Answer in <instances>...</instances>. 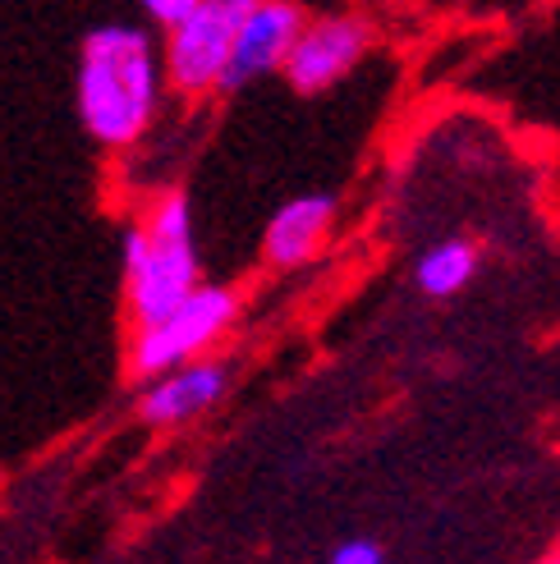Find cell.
I'll list each match as a JSON object with an SVG mask.
<instances>
[{
  "label": "cell",
  "instance_id": "1",
  "mask_svg": "<svg viewBox=\"0 0 560 564\" xmlns=\"http://www.w3.org/2000/svg\"><path fill=\"white\" fill-rule=\"evenodd\" d=\"M161 51L148 28L133 23H101L83 37L74 101L78 120L101 148L125 152L143 138L161 110Z\"/></svg>",
  "mask_w": 560,
  "mask_h": 564
},
{
  "label": "cell",
  "instance_id": "2",
  "mask_svg": "<svg viewBox=\"0 0 560 564\" xmlns=\"http://www.w3.org/2000/svg\"><path fill=\"white\" fill-rule=\"evenodd\" d=\"M125 258V303L129 322L143 326L171 307L203 280L198 239H193V207L184 193H165L152 203L143 225H129L120 239Z\"/></svg>",
  "mask_w": 560,
  "mask_h": 564
},
{
  "label": "cell",
  "instance_id": "3",
  "mask_svg": "<svg viewBox=\"0 0 560 564\" xmlns=\"http://www.w3.org/2000/svg\"><path fill=\"white\" fill-rule=\"evenodd\" d=\"M235 322H239V294L230 285H207V280H198L171 313L133 326L129 372L138 381H148L165 368L203 358L235 330Z\"/></svg>",
  "mask_w": 560,
  "mask_h": 564
},
{
  "label": "cell",
  "instance_id": "4",
  "mask_svg": "<svg viewBox=\"0 0 560 564\" xmlns=\"http://www.w3.org/2000/svg\"><path fill=\"white\" fill-rule=\"evenodd\" d=\"M254 0H193V6L165 28L161 69L165 83L184 97L216 93L230 65V46L239 33V19Z\"/></svg>",
  "mask_w": 560,
  "mask_h": 564
},
{
  "label": "cell",
  "instance_id": "5",
  "mask_svg": "<svg viewBox=\"0 0 560 564\" xmlns=\"http://www.w3.org/2000/svg\"><path fill=\"white\" fill-rule=\"evenodd\" d=\"M373 46V28L358 14H322V19H303L299 37L286 55V83L303 97H317L326 88H335L341 78H349L358 69V61Z\"/></svg>",
  "mask_w": 560,
  "mask_h": 564
},
{
  "label": "cell",
  "instance_id": "6",
  "mask_svg": "<svg viewBox=\"0 0 560 564\" xmlns=\"http://www.w3.org/2000/svg\"><path fill=\"white\" fill-rule=\"evenodd\" d=\"M303 6L299 0H254L248 14L239 19V33L230 46V65L220 88H244V83H258L267 74H280L286 55L303 28Z\"/></svg>",
  "mask_w": 560,
  "mask_h": 564
},
{
  "label": "cell",
  "instance_id": "7",
  "mask_svg": "<svg viewBox=\"0 0 560 564\" xmlns=\"http://www.w3.org/2000/svg\"><path fill=\"white\" fill-rule=\"evenodd\" d=\"M230 390V368L216 362L212 354L180 362V368H165L157 377H148L143 394H138V417L148 427H184V422L212 413Z\"/></svg>",
  "mask_w": 560,
  "mask_h": 564
},
{
  "label": "cell",
  "instance_id": "8",
  "mask_svg": "<svg viewBox=\"0 0 560 564\" xmlns=\"http://www.w3.org/2000/svg\"><path fill=\"white\" fill-rule=\"evenodd\" d=\"M331 225H335V197L331 193H299L267 220L262 258L280 271L313 262L331 235Z\"/></svg>",
  "mask_w": 560,
  "mask_h": 564
},
{
  "label": "cell",
  "instance_id": "9",
  "mask_svg": "<svg viewBox=\"0 0 560 564\" xmlns=\"http://www.w3.org/2000/svg\"><path fill=\"white\" fill-rule=\"evenodd\" d=\"M473 275H478V248H473L469 239H441L413 267L418 290H423L428 299H455Z\"/></svg>",
  "mask_w": 560,
  "mask_h": 564
},
{
  "label": "cell",
  "instance_id": "10",
  "mask_svg": "<svg viewBox=\"0 0 560 564\" xmlns=\"http://www.w3.org/2000/svg\"><path fill=\"white\" fill-rule=\"evenodd\" d=\"M326 560H331V564H381L386 551H381V542H373V538H349V542H335V546L326 551Z\"/></svg>",
  "mask_w": 560,
  "mask_h": 564
},
{
  "label": "cell",
  "instance_id": "11",
  "mask_svg": "<svg viewBox=\"0 0 560 564\" xmlns=\"http://www.w3.org/2000/svg\"><path fill=\"white\" fill-rule=\"evenodd\" d=\"M138 6H143V14L152 19V23H161V28H171L193 0H138Z\"/></svg>",
  "mask_w": 560,
  "mask_h": 564
},
{
  "label": "cell",
  "instance_id": "12",
  "mask_svg": "<svg viewBox=\"0 0 560 564\" xmlns=\"http://www.w3.org/2000/svg\"><path fill=\"white\" fill-rule=\"evenodd\" d=\"M534 6H542V0H478V10H496V14H524Z\"/></svg>",
  "mask_w": 560,
  "mask_h": 564
},
{
  "label": "cell",
  "instance_id": "13",
  "mask_svg": "<svg viewBox=\"0 0 560 564\" xmlns=\"http://www.w3.org/2000/svg\"><path fill=\"white\" fill-rule=\"evenodd\" d=\"M551 560H556V564H560V542H556V546H551Z\"/></svg>",
  "mask_w": 560,
  "mask_h": 564
}]
</instances>
